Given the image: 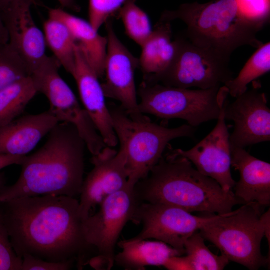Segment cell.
Here are the masks:
<instances>
[{
    "instance_id": "6da1fadb",
    "label": "cell",
    "mask_w": 270,
    "mask_h": 270,
    "mask_svg": "<svg viewBox=\"0 0 270 270\" xmlns=\"http://www.w3.org/2000/svg\"><path fill=\"white\" fill-rule=\"evenodd\" d=\"M3 204L7 208L2 218L18 256L28 254L53 262L76 259L80 266L86 264L83 220L75 198L45 195Z\"/></svg>"
},
{
    "instance_id": "7a4b0ae2",
    "label": "cell",
    "mask_w": 270,
    "mask_h": 270,
    "mask_svg": "<svg viewBox=\"0 0 270 270\" xmlns=\"http://www.w3.org/2000/svg\"><path fill=\"white\" fill-rule=\"evenodd\" d=\"M36 152L26 156L17 182L0 190V202L45 195L80 196L86 144L76 128L58 123Z\"/></svg>"
},
{
    "instance_id": "3957f363",
    "label": "cell",
    "mask_w": 270,
    "mask_h": 270,
    "mask_svg": "<svg viewBox=\"0 0 270 270\" xmlns=\"http://www.w3.org/2000/svg\"><path fill=\"white\" fill-rule=\"evenodd\" d=\"M138 202L162 204L190 212L224 214L238 204H244L232 192H226L182 156L169 153L134 187Z\"/></svg>"
},
{
    "instance_id": "277c9868",
    "label": "cell",
    "mask_w": 270,
    "mask_h": 270,
    "mask_svg": "<svg viewBox=\"0 0 270 270\" xmlns=\"http://www.w3.org/2000/svg\"><path fill=\"white\" fill-rule=\"evenodd\" d=\"M176 20L186 24L183 34L192 43L229 60L241 46L258 48L264 44L257 36L263 27L242 14L236 0L184 4L176 10L164 11L159 22Z\"/></svg>"
},
{
    "instance_id": "5b68a950",
    "label": "cell",
    "mask_w": 270,
    "mask_h": 270,
    "mask_svg": "<svg viewBox=\"0 0 270 270\" xmlns=\"http://www.w3.org/2000/svg\"><path fill=\"white\" fill-rule=\"evenodd\" d=\"M108 106L120 149L126 155L128 180L136 184L158 162L171 140L194 136L196 128L189 124L168 128L140 112H128L120 104Z\"/></svg>"
},
{
    "instance_id": "8992f818",
    "label": "cell",
    "mask_w": 270,
    "mask_h": 270,
    "mask_svg": "<svg viewBox=\"0 0 270 270\" xmlns=\"http://www.w3.org/2000/svg\"><path fill=\"white\" fill-rule=\"evenodd\" d=\"M250 204L224 214H218L200 232L204 240L216 246L229 261L251 270L268 264L261 253L262 238L270 239V211Z\"/></svg>"
},
{
    "instance_id": "52a82bcc",
    "label": "cell",
    "mask_w": 270,
    "mask_h": 270,
    "mask_svg": "<svg viewBox=\"0 0 270 270\" xmlns=\"http://www.w3.org/2000/svg\"><path fill=\"white\" fill-rule=\"evenodd\" d=\"M137 94L138 111L164 119H182L195 128L218 120L221 100L228 94L225 86L206 90H190L142 82Z\"/></svg>"
},
{
    "instance_id": "ba28073f",
    "label": "cell",
    "mask_w": 270,
    "mask_h": 270,
    "mask_svg": "<svg viewBox=\"0 0 270 270\" xmlns=\"http://www.w3.org/2000/svg\"><path fill=\"white\" fill-rule=\"evenodd\" d=\"M135 185L128 180L123 189L100 204L96 213L83 220L84 240L88 252L93 254L88 264L94 268L110 270L114 264L116 242L138 204L134 192Z\"/></svg>"
},
{
    "instance_id": "9c48e42d",
    "label": "cell",
    "mask_w": 270,
    "mask_h": 270,
    "mask_svg": "<svg viewBox=\"0 0 270 270\" xmlns=\"http://www.w3.org/2000/svg\"><path fill=\"white\" fill-rule=\"evenodd\" d=\"M175 40L177 50L169 66L158 74L143 78L142 82L206 90L224 86L234 78L230 68V60L195 45L184 34Z\"/></svg>"
},
{
    "instance_id": "30bf717a",
    "label": "cell",
    "mask_w": 270,
    "mask_h": 270,
    "mask_svg": "<svg viewBox=\"0 0 270 270\" xmlns=\"http://www.w3.org/2000/svg\"><path fill=\"white\" fill-rule=\"evenodd\" d=\"M217 216L215 214L196 216L176 206L142 202L136 206L130 221L142 224V229L132 238L156 239L186 254V240Z\"/></svg>"
},
{
    "instance_id": "8fae6325",
    "label": "cell",
    "mask_w": 270,
    "mask_h": 270,
    "mask_svg": "<svg viewBox=\"0 0 270 270\" xmlns=\"http://www.w3.org/2000/svg\"><path fill=\"white\" fill-rule=\"evenodd\" d=\"M228 95L225 94L221 100L216 126L204 138L190 150L170 148L168 152L173 156L187 158L199 172L215 180L226 192H232L236 182L231 174L230 134L224 116Z\"/></svg>"
},
{
    "instance_id": "7c38bea8",
    "label": "cell",
    "mask_w": 270,
    "mask_h": 270,
    "mask_svg": "<svg viewBox=\"0 0 270 270\" xmlns=\"http://www.w3.org/2000/svg\"><path fill=\"white\" fill-rule=\"evenodd\" d=\"M260 83L229 104L225 102L226 120H232L234 129L230 136V148L246 146L270 140V110Z\"/></svg>"
},
{
    "instance_id": "4fadbf2b",
    "label": "cell",
    "mask_w": 270,
    "mask_h": 270,
    "mask_svg": "<svg viewBox=\"0 0 270 270\" xmlns=\"http://www.w3.org/2000/svg\"><path fill=\"white\" fill-rule=\"evenodd\" d=\"M38 91L47 98L50 105L48 110L60 122L69 123L76 128L92 156L106 146L88 114L58 72L44 75L38 84Z\"/></svg>"
},
{
    "instance_id": "5bb4252c",
    "label": "cell",
    "mask_w": 270,
    "mask_h": 270,
    "mask_svg": "<svg viewBox=\"0 0 270 270\" xmlns=\"http://www.w3.org/2000/svg\"><path fill=\"white\" fill-rule=\"evenodd\" d=\"M104 24L108 39L106 80L102 84L104 96L119 102L128 112H139L134 79V72L139 68V60L118 38L111 20Z\"/></svg>"
},
{
    "instance_id": "9a60e30c",
    "label": "cell",
    "mask_w": 270,
    "mask_h": 270,
    "mask_svg": "<svg viewBox=\"0 0 270 270\" xmlns=\"http://www.w3.org/2000/svg\"><path fill=\"white\" fill-rule=\"evenodd\" d=\"M94 168L84 180L80 194V212L83 220L110 195L123 189L128 176L126 155L106 146L91 160Z\"/></svg>"
},
{
    "instance_id": "2e32d148",
    "label": "cell",
    "mask_w": 270,
    "mask_h": 270,
    "mask_svg": "<svg viewBox=\"0 0 270 270\" xmlns=\"http://www.w3.org/2000/svg\"><path fill=\"white\" fill-rule=\"evenodd\" d=\"M34 0H16L0 11L8 36V43L20 55L32 70L46 56L44 33L31 13Z\"/></svg>"
},
{
    "instance_id": "e0dca14e",
    "label": "cell",
    "mask_w": 270,
    "mask_h": 270,
    "mask_svg": "<svg viewBox=\"0 0 270 270\" xmlns=\"http://www.w3.org/2000/svg\"><path fill=\"white\" fill-rule=\"evenodd\" d=\"M72 76L76 81L84 108L106 144L111 148L116 146L118 140L105 101L102 84L78 44L75 67Z\"/></svg>"
},
{
    "instance_id": "ac0fdd59",
    "label": "cell",
    "mask_w": 270,
    "mask_h": 270,
    "mask_svg": "<svg viewBox=\"0 0 270 270\" xmlns=\"http://www.w3.org/2000/svg\"><path fill=\"white\" fill-rule=\"evenodd\" d=\"M231 166L239 172L234 196L244 204L263 210L270 204V164L260 160L245 148H230Z\"/></svg>"
},
{
    "instance_id": "d6986e66",
    "label": "cell",
    "mask_w": 270,
    "mask_h": 270,
    "mask_svg": "<svg viewBox=\"0 0 270 270\" xmlns=\"http://www.w3.org/2000/svg\"><path fill=\"white\" fill-rule=\"evenodd\" d=\"M59 122L48 110L0 126V154L26 156Z\"/></svg>"
},
{
    "instance_id": "ffe728a7",
    "label": "cell",
    "mask_w": 270,
    "mask_h": 270,
    "mask_svg": "<svg viewBox=\"0 0 270 270\" xmlns=\"http://www.w3.org/2000/svg\"><path fill=\"white\" fill-rule=\"evenodd\" d=\"M48 18L58 20L70 30L88 64L98 77L104 76L108 39L96 30L90 22L61 8H50Z\"/></svg>"
},
{
    "instance_id": "44dd1931",
    "label": "cell",
    "mask_w": 270,
    "mask_h": 270,
    "mask_svg": "<svg viewBox=\"0 0 270 270\" xmlns=\"http://www.w3.org/2000/svg\"><path fill=\"white\" fill-rule=\"evenodd\" d=\"M122 251L115 256L114 264L126 270H143L146 266H164L170 258L184 254L164 242L138 240L120 241Z\"/></svg>"
},
{
    "instance_id": "7402d4cb",
    "label": "cell",
    "mask_w": 270,
    "mask_h": 270,
    "mask_svg": "<svg viewBox=\"0 0 270 270\" xmlns=\"http://www.w3.org/2000/svg\"><path fill=\"white\" fill-rule=\"evenodd\" d=\"M170 22H158L142 46L139 68L144 78L158 74L165 70L172 62L177 50L176 40H172Z\"/></svg>"
},
{
    "instance_id": "603a6c76",
    "label": "cell",
    "mask_w": 270,
    "mask_h": 270,
    "mask_svg": "<svg viewBox=\"0 0 270 270\" xmlns=\"http://www.w3.org/2000/svg\"><path fill=\"white\" fill-rule=\"evenodd\" d=\"M184 250L186 256L170 258L164 267L170 270H222L230 262L222 254H214L205 244L200 232L186 240Z\"/></svg>"
},
{
    "instance_id": "cb8c5ba5",
    "label": "cell",
    "mask_w": 270,
    "mask_h": 270,
    "mask_svg": "<svg viewBox=\"0 0 270 270\" xmlns=\"http://www.w3.org/2000/svg\"><path fill=\"white\" fill-rule=\"evenodd\" d=\"M44 31L46 46L61 66L72 75L75 67L77 43L70 30L63 22L48 18L44 24Z\"/></svg>"
},
{
    "instance_id": "d4e9b609",
    "label": "cell",
    "mask_w": 270,
    "mask_h": 270,
    "mask_svg": "<svg viewBox=\"0 0 270 270\" xmlns=\"http://www.w3.org/2000/svg\"><path fill=\"white\" fill-rule=\"evenodd\" d=\"M37 93L30 76L0 90V126L17 118Z\"/></svg>"
},
{
    "instance_id": "484cf974",
    "label": "cell",
    "mask_w": 270,
    "mask_h": 270,
    "mask_svg": "<svg viewBox=\"0 0 270 270\" xmlns=\"http://www.w3.org/2000/svg\"><path fill=\"white\" fill-rule=\"evenodd\" d=\"M270 43L258 48L243 67L236 78L226 82L224 86L228 94L237 98L248 90V86L258 78L270 72Z\"/></svg>"
},
{
    "instance_id": "4316f807",
    "label": "cell",
    "mask_w": 270,
    "mask_h": 270,
    "mask_svg": "<svg viewBox=\"0 0 270 270\" xmlns=\"http://www.w3.org/2000/svg\"><path fill=\"white\" fill-rule=\"evenodd\" d=\"M128 37L140 47L150 36L152 29L146 14L138 7L136 0H129L117 12Z\"/></svg>"
},
{
    "instance_id": "83f0119b",
    "label": "cell",
    "mask_w": 270,
    "mask_h": 270,
    "mask_svg": "<svg viewBox=\"0 0 270 270\" xmlns=\"http://www.w3.org/2000/svg\"><path fill=\"white\" fill-rule=\"evenodd\" d=\"M30 76L28 64L11 45L0 44V90Z\"/></svg>"
},
{
    "instance_id": "f1b7e54d",
    "label": "cell",
    "mask_w": 270,
    "mask_h": 270,
    "mask_svg": "<svg viewBox=\"0 0 270 270\" xmlns=\"http://www.w3.org/2000/svg\"><path fill=\"white\" fill-rule=\"evenodd\" d=\"M129 0H89V22L98 31Z\"/></svg>"
},
{
    "instance_id": "f546056e",
    "label": "cell",
    "mask_w": 270,
    "mask_h": 270,
    "mask_svg": "<svg viewBox=\"0 0 270 270\" xmlns=\"http://www.w3.org/2000/svg\"><path fill=\"white\" fill-rule=\"evenodd\" d=\"M242 14L249 21L263 28L269 22L270 0H236Z\"/></svg>"
},
{
    "instance_id": "4dcf8cb0",
    "label": "cell",
    "mask_w": 270,
    "mask_h": 270,
    "mask_svg": "<svg viewBox=\"0 0 270 270\" xmlns=\"http://www.w3.org/2000/svg\"><path fill=\"white\" fill-rule=\"evenodd\" d=\"M22 260L15 252L0 215V270H22Z\"/></svg>"
},
{
    "instance_id": "1f68e13d",
    "label": "cell",
    "mask_w": 270,
    "mask_h": 270,
    "mask_svg": "<svg viewBox=\"0 0 270 270\" xmlns=\"http://www.w3.org/2000/svg\"><path fill=\"white\" fill-rule=\"evenodd\" d=\"M22 258V270H67L71 268L73 263L50 262L28 254H24Z\"/></svg>"
},
{
    "instance_id": "d6a6232c",
    "label": "cell",
    "mask_w": 270,
    "mask_h": 270,
    "mask_svg": "<svg viewBox=\"0 0 270 270\" xmlns=\"http://www.w3.org/2000/svg\"><path fill=\"white\" fill-rule=\"evenodd\" d=\"M26 156L0 154V170L13 164L22 165Z\"/></svg>"
},
{
    "instance_id": "836d02e7",
    "label": "cell",
    "mask_w": 270,
    "mask_h": 270,
    "mask_svg": "<svg viewBox=\"0 0 270 270\" xmlns=\"http://www.w3.org/2000/svg\"><path fill=\"white\" fill-rule=\"evenodd\" d=\"M64 8H67L74 12H78L80 10V6L74 0H56Z\"/></svg>"
},
{
    "instance_id": "e575fe53",
    "label": "cell",
    "mask_w": 270,
    "mask_h": 270,
    "mask_svg": "<svg viewBox=\"0 0 270 270\" xmlns=\"http://www.w3.org/2000/svg\"><path fill=\"white\" fill-rule=\"evenodd\" d=\"M8 42V36L6 29L2 18L0 12V44H5Z\"/></svg>"
},
{
    "instance_id": "d590c367",
    "label": "cell",
    "mask_w": 270,
    "mask_h": 270,
    "mask_svg": "<svg viewBox=\"0 0 270 270\" xmlns=\"http://www.w3.org/2000/svg\"><path fill=\"white\" fill-rule=\"evenodd\" d=\"M14 0H0V8H2L8 5Z\"/></svg>"
},
{
    "instance_id": "8d00e7d4",
    "label": "cell",
    "mask_w": 270,
    "mask_h": 270,
    "mask_svg": "<svg viewBox=\"0 0 270 270\" xmlns=\"http://www.w3.org/2000/svg\"><path fill=\"white\" fill-rule=\"evenodd\" d=\"M2 180H2V176L0 174V188H1L2 184Z\"/></svg>"
},
{
    "instance_id": "74e56055",
    "label": "cell",
    "mask_w": 270,
    "mask_h": 270,
    "mask_svg": "<svg viewBox=\"0 0 270 270\" xmlns=\"http://www.w3.org/2000/svg\"></svg>"
}]
</instances>
